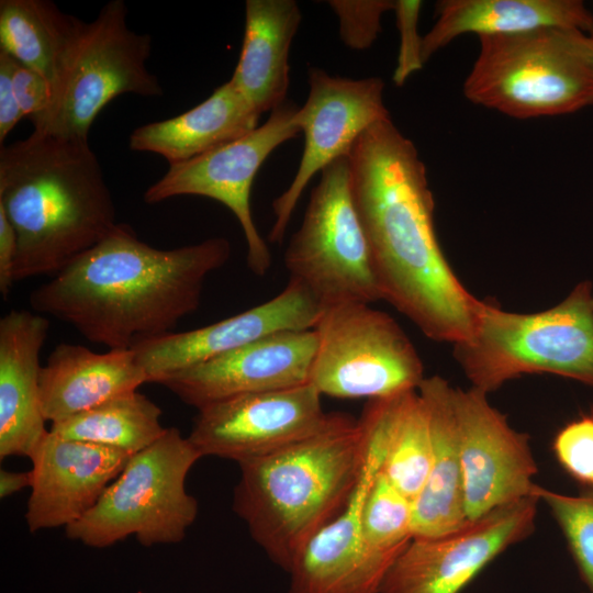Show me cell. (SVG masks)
<instances>
[{"mask_svg": "<svg viewBox=\"0 0 593 593\" xmlns=\"http://www.w3.org/2000/svg\"><path fill=\"white\" fill-rule=\"evenodd\" d=\"M347 158L382 299L433 340H468L483 301L465 288L440 248L434 198L414 143L388 119L367 128Z\"/></svg>", "mask_w": 593, "mask_h": 593, "instance_id": "obj_1", "label": "cell"}, {"mask_svg": "<svg viewBox=\"0 0 593 593\" xmlns=\"http://www.w3.org/2000/svg\"><path fill=\"white\" fill-rule=\"evenodd\" d=\"M231 256L230 242L159 249L118 223L99 244L30 294L34 312L75 327L109 349L171 332L200 305L206 278Z\"/></svg>", "mask_w": 593, "mask_h": 593, "instance_id": "obj_2", "label": "cell"}, {"mask_svg": "<svg viewBox=\"0 0 593 593\" xmlns=\"http://www.w3.org/2000/svg\"><path fill=\"white\" fill-rule=\"evenodd\" d=\"M0 209L18 237L14 282L55 276L118 225L88 139L32 132L0 148Z\"/></svg>", "mask_w": 593, "mask_h": 593, "instance_id": "obj_3", "label": "cell"}, {"mask_svg": "<svg viewBox=\"0 0 593 593\" xmlns=\"http://www.w3.org/2000/svg\"><path fill=\"white\" fill-rule=\"evenodd\" d=\"M367 454L360 417L331 413L312 435L238 463L233 511L271 561L290 573L311 537L349 502Z\"/></svg>", "mask_w": 593, "mask_h": 593, "instance_id": "obj_4", "label": "cell"}, {"mask_svg": "<svg viewBox=\"0 0 593 593\" xmlns=\"http://www.w3.org/2000/svg\"><path fill=\"white\" fill-rule=\"evenodd\" d=\"M463 82L471 102L516 119L553 116L593 104V36L560 26L479 36Z\"/></svg>", "mask_w": 593, "mask_h": 593, "instance_id": "obj_5", "label": "cell"}, {"mask_svg": "<svg viewBox=\"0 0 593 593\" xmlns=\"http://www.w3.org/2000/svg\"><path fill=\"white\" fill-rule=\"evenodd\" d=\"M466 377L486 394L527 373H551L593 388V286L577 284L557 305L514 313L482 303L472 336L454 345Z\"/></svg>", "mask_w": 593, "mask_h": 593, "instance_id": "obj_6", "label": "cell"}, {"mask_svg": "<svg viewBox=\"0 0 593 593\" xmlns=\"http://www.w3.org/2000/svg\"><path fill=\"white\" fill-rule=\"evenodd\" d=\"M201 454L176 427L133 455L97 504L65 528L66 536L92 548L134 536L150 547L180 542L198 516L186 478Z\"/></svg>", "mask_w": 593, "mask_h": 593, "instance_id": "obj_7", "label": "cell"}, {"mask_svg": "<svg viewBox=\"0 0 593 593\" xmlns=\"http://www.w3.org/2000/svg\"><path fill=\"white\" fill-rule=\"evenodd\" d=\"M152 37L127 24L122 0L107 2L91 22L82 21L64 59L49 108L31 120L34 132L66 139H88L101 110L121 94H164L147 69Z\"/></svg>", "mask_w": 593, "mask_h": 593, "instance_id": "obj_8", "label": "cell"}, {"mask_svg": "<svg viewBox=\"0 0 593 593\" xmlns=\"http://www.w3.org/2000/svg\"><path fill=\"white\" fill-rule=\"evenodd\" d=\"M311 192L283 262L324 309L382 300L369 244L356 210L347 156L326 166Z\"/></svg>", "mask_w": 593, "mask_h": 593, "instance_id": "obj_9", "label": "cell"}, {"mask_svg": "<svg viewBox=\"0 0 593 593\" xmlns=\"http://www.w3.org/2000/svg\"><path fill=\"white\" fill-rule=\"evenodd\" d=\"M310 381L321 395L379 400L417 390L424 366L401 326L367 303L323 310Z\"/></svg>", "mask_w": 593, "mask_h": 593, "instance_id": "obj_10", "label": "cell"}, {"mask_svg": "<svg viewBox=\"0 0 593 593\" xmlns=\"http://www.w3.org/2000/svg\"><path fill=\"white\" fill-rule=\"evenodd\" d=\"M296 110V105L286 101L248 134L195 158L169 165L166 174L147 188L144 201L155 204L178 195H200L221 202L243 230L248 268L256 276H265L272 258L253 219L251 186L267 157L301 133L294 121Z\"/></svg>", "mask_w": 593, "mask_h": 593, "instance_id": "obj_11", "label": "cell"}, {"mask_svg": "<svg viewBox=\"0 0 593 593\" xmlns=\"http://www.w3.org/2000/svg\"><path fill=\"white\" fill-rule=\"evenodd\" d=\"M532 495L437 537H414L388 570L379 593H460L490 562L535 530Z\"/></svg>", "mask_w": 593, "mask_h": 593, "instance_id": "obj_12", "label": "cell"}, {"mask_svg": "<svg viewBox=\"0 0 593 593\" xmlns=\"http://www.w3.org/2000/svg\"><path fill=\"white\" fill-rule=\"evenodd\" d=\"M310 91L294 121L304 134V148L290 186L272 202L275 222L269 240L280 244L303 190L312 177L347 156L371 125L391 119L384 105V82L379 77L350 79L309 69Z\"/></svg>", "mask_w": 593, "mask_h": 593, "instance_id": "obj_13", "label": "cell"}, {"mask_svg": "<svg viewBox=\"0 0 593 593\" xmlns=\"http://www.w3.org/2000/svg\"><path fill=\"white\" fill-rule=\"evenodd\" d=\"M311 384L238 395L198 410L188 439L202 457L237 463L273 454L317 432L331 413Z\"/></svg>", "mask_w": 593, "mask_h": 593, "instance_id": "obj_14", "label": "cell"}, {"mask_svg": "<svg viewBox=\"0 0 593 593\" xmlns=\"http://www.w3.org/2000/svg\"><path fill=\"white\" fill-rule=\"evenodd\" d=\"M452 410L468 521L536 495L537 465L528 435L514 429L477 388H454Z\"/></svg>", "mask_w": 593, "mask_h": 593, "instance_id": "obj_15", "label": "cell"}, {"mask_svg": "<svg viewBox=\"0 0 593 593\" xmlns=\"http://www.w3.org/2000/svg\"><path fill=\"white\" fill-rule=\"evenodd\" d=\"M361 413L368 454L357 486L345 508L316 532L290 571L288 593H379L390 564L373 555L363 537L362 510L383 456L377 406Z\"/></svg>", "mask_w": 593, "mask_h": 593, "instance_id": "obj_16", "label": "cell"}, {"mask_svg": "<svg viewBox=\"0 0 593 593\" xmlns=\"http://www.w3.org/2000/svg\"><path fill=\"white\" fill-rule=\"evenodd\" d=\"M316 331H286L261 337L159 382L200 410L238 395L306 384L316 355Z\"/></svg>", "mask_w": 593, "mask_h": 593, "instance_id": "obj_17", "label": "cell"}, {"mask_svg": "<svg viewBox=\"0 0 593 593\" xmlns=\"http://www.w3.org/2000/svg\"><path fill=\"white\" fill-rule=\"evenodd\" d=\"M323 307L300 282L289 279L269 301L211 325L171 332L144 340L132 349L147 381L165 378L270 334L313 329Z\"/></svg>", "mask_w": 593, "mask_h": 593, "instance_id": "obj_18", "label": "cell"}, {"mask_svg": "<svg viewBox=\"0 0 593 593\" xmlns=\"http://www.w3.org/2000/svg\"><path fill=\"white\" fill-rule=\"evenodd\" d=\"M133 454L61 438L51 430L30 457L31 494L25 519L35 533L83 517L127 465Z\"/></svg>", "mask_w": 593, "mask_h": 593, "instance_id": "obj_19", "label": "cell"}, {"mask_svg": "<svg viewBox=\"0 0 593 593\" xmlns=\"http://www.w3.org/2000/svg\"><path fill=\"white\" fill-rule=\"evenodd\" d=\"M48 320L11 310L0 320V458L31 457L48 430L40 399V355Z\"/></svg>", "mask_w": 593, "mask_h": 593, "instance_id": "obj_20", "label": "cell"}, {"mask_svg": "<svg viewBox=\"0 0 593 593\" xmlns=\"http://www.w3.org/2000/svg\"><path fill=\"white\" fill-rule=\"evenodd\" d=\"M147 377L134 349L96 353L74 344H59L40 372V399L45 421L52 423L135 391Z\"/></svg>", "mask_w": 593, "mask_h": 593, "instance_id": "obj_21", "label": "cell"}, {"mask_svg": "<svg viewBox=\"0 0 593 593\" xmlns=\"http://www.w3.org/2000/svg\"><path fill=\"white\" fill-rule=\"evenodd\" d=\"M432 438L430 468L413 501V538L452 533L469 521L463 496L458 433L452 410L454 387L433 376L419 384Z\"/></svg>", "mask_w": 593, "mask_h": 593, "instance_id": "obj_22", "label": "cell"}, {"mask_svg": "<svg viewBox=\"0 0 593 593\" xmlns=\"http://www.w3.org/2000/svg\"><path fill=\"white\" fill-rule=\"evenodd\" d=\"M301 22L293 0H247L245 32L236 68L230 79L261 115L286 102L289 52Z\"/></svg>", "mask_w": 593, "mask_h": 593, "instance_id": "obj_23", "label": "cell"}, {"mask_svg": "<svg viewBox=\"0 0 593 593\" xmlns=\"http://www.w3.org/2000/svg\"><path fill=\"white\" fill-rule=\"evenodd\" d=\"M436 22L423 36L426 63L456 37L515 34L545 26L579 29L590 33L593 14L579 0H441Z\"/></svg>", "mask_w": 593, "mask_h": 593, "instance_id": "obj_24", "label": "cell"}, {"mask_svg": "<svg viewBox=\"0 0 593 593\" xmlns=\"http://www.w3.org/2000/svg\"><path fill=\"white\" fill-rule=\"evenodd\" d=\"M259 116L228 80L182 114L136 127L128 147L160 155L169 165L182 163L248 134Z\"/></svg>", "mask_w": 593, "mask_h": 593, "instance_id": "obj_25", "label": "cell"}, {"mask_svg": "<svg viewBox=\"0 0 593 593\" xmlns=\"http://www.w3.org/2000/svg\"><path fill=\"white\" fill-rule=\"evenodd\" d=\"M81 22L49 0H1L0 51L47 78L54 92Z\"/></svg>", "mask_w": 593, "mask_h": 593, "instance_id": "obj_26", "label": "cell"}, {"mask_svg": "<svg viewBox=\"0 0 593 593\" xmlns=\"http://www.w3.org/2000/svg\"><path fill=\"white\" fill-rule=\"evenodd\" d=\"M373 401L382 437L380 472L414 501L425 484L432 460L430 429L424 402L417 390Z\"/></svg>", "mask_w": 593, "mask_h": 593, "instance_id": "obj_27", "label": "cell"}, {"mask_svg": "<svg viewBox=\"0 0 593 593\" xmlns=\"http://www.w3.org/2000/svg\"><path fill=\"white\" fill-rule=\"evenodd\" d=\"M161 410L137 390L115 396L69 418L52 423L51 432L128 451L133 455L154 444L166 430Z\"/></svg>", "mask_w": 593, "mask_h": 593, "instance_id": "obj_28", "label": "cell"}, {"mask_svg": "<svg viewBox=\"0 0 593 593\" xmlns=\"http://www.w3.org/2000/svg\"><path fill=\"white\" fill-rule=\"evenodd\" d=\"M362 530L369 550L390 566L413 539V501L380 470L363 504Z\"/></svg>", "mask_w": 593, "mask_h": 593, "instance_id": "obj_29", "label": "cell"}, {"mask_svg": "<svg viewBox=\"0 0 593 593\" xmlns=\"http://www.w3.org/2000/svg\"><path fill=\"white\" fill-rule=\"evenodd\" d=\"M535 494L549 507L589 593H593V486H580L579 495H567L537 485Z\"/></svg>", "mask_w": 593, "mask_h": 593, "instance_id": "obj_30", "label": "cell"}, {"mask_svg": "<svg viewBox=\"0 0 593 593\" xmlns=\"http://www.w3.org/2000/svg\"><path fill=\"white\" fill-rule=\"evenodd\" d=\"M329 7L339 21L342 41L353 49H366L381 32V16L394 10L391 0H331Z\"/></svg>", "mask_w": 593, "mask_h": 593, "instance_id": "obj_31", "label": "cell"}, {"mask_svg": "<svg viewBox=\"0 0 593 593\" xmlns=\"http://www.w3.org/2000/svg\"><path fill=\"white\" fill-rule=\"evenodd\" d=\"M553 454L580 486H593V416L584 415L568 423L556 435Z\"/></svg>", "mask_w": 593, "mask_h": 593, "instance_id": "obj_32", "label": "cell"}, {"mask_svg": "<svg viewBox=\"0 0 593 593\" xmlns=\"http://www.w3.org/2000/svg\"><path fill=\"white\" fill-rule=\"evenodd\" d=\"M421 8L422 1L417 0H399L394 4L400 32L398 63L393 72V82L396 86L404 85L407 78L424 65L423 37L418 35L417 31Z\"/></svg>", "mask_w": 593, "mask_h": 593, "instance_id": "obj_33", "label": "cell"}, {"mask_svg": "<svg viewBox=\"0 0 593 593\" xmlns=\"http://www.w3.org/2000/svg\"><path fill=\"white\" fill-rule=\"evenodd\" d=\"M13 90L25 118L42 115L53 100V87L40 72L16 61L12 75Z\"/></svg>", "mask_w": 593, "mask_h": 593, "instance_id": "obj_34", "label": "cell"}, {"mask_svg": "<svg viewBox=\"0 0 593 593\" xmlns=\"http://www.w3.org/2000/svg\"><path fill=\"white\" fill-rule=\"evenodd\" d=\"M16 60L0 51V143L3 145L9 133L15 127L24 114L16 100L12 75Z\"/></svg>", "mask_w": 593, "mask_h": 593, "instance_id": "obj_35", "label": "cell"}, {"mask_svg": "<svg viewBox=\"0 0 593 593\" xmlns=\"http://www.w3.org/2000/svg\"><path fill=\"white\" fill-rule=\"evenodd\" d=\"M16 256V233L4 211L0 209V292L3 299L8 296L14 283L13 275Z\"/></svg>", "mask_w": 593, "mask_h": 593, "instance_id": "obj_36", "label": "cell"}, {"mask_svg": "<svg viewBox=\"0 0 593 593\" xmlns=\"http://www.w3.org/2000/svg\"><path fill=\"white\" fill-rule=\"evenodd\" d=\"M32 474L30 471L16 472L9 470L0 471V497L5 499L21 490L31 486Z\"/></svg>", "mask_w": 593, "mask_h": 593, "instance_id": "obj_37", "label": "cell"}, {"mask_svg": "<svg viewBox=\"0 0 593 593\" xmlns=\"http://www.w3.org/2000/svg\"><path fill=\"white\" fill-rule=\"evenodd\" d=\"M592 14H593V11H592ZM590 34L593 36V25H592V30H591Z\"/></svg>", "mask_w": 593, "mask_h": 593, "instance_id": "obj_38", "label": "cell"}]
</instances>
